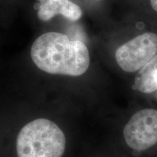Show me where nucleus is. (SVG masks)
Instances as JSON below:
<instances>
[{
	"mask_svg": "<svg viewBox=\"0 0 157 157\" xmlns=\"http://www.w3.org/2000/svg\"><path fill=\"white\" fill-rule=\"evenodd\" d=\"M31 57L39 69L58 75L81 76L90 63L89 50L83 42L58 32L39 36L31 46Z\"/></svg>",
	"mask_w": 157,
	"mask_h": 157,
	"instance_id": "nucleus-1",
	"label": "nucleus"
},
{
	"mask_svg": "<svg viewBox=\"0 0 157 157\" xmlns=\"http://www.w3.org/2000/svg\"><path fill=\"white\" fill-rule=\"evenodd\" d=\"M66 137L53 121L37 119L25 124L17 137V157H62Z\"/></svg>",
	"mask_w": 157,
	"mask_h": 157,
	"instance_id": "nucleus-2",
	"label": "nucleus"
},
{
	"mask_svg": "<svg viewBox=\"0 0 157 157\" xmlns=\"http://www.w3.org/2000/svg\"><path fill=\"white\" fill-rule=\"evenodd\" d=\"M157 54V34L148 32L139 35L119 47L115 57L124 71L140 70Z\"/></svg>",
	"mask_w": 157,
	"mask_h": 157,
	"instance_id": "nucleus-3",
	"label": "nucleus"
},
{
	"mask_svg": "<svg viewBox=\"0 0 157 157\" xmlns=\"http://www.w3.org/2000/svg\"><path fill=\"white\" fill-rule=\"evenodd\" d=\"M125 142L135 151L147 150L157 143V110L146 109L135 113L123 131Z\"/></svg>",
	"mask_w": 157,
	"mask_h": 157,
	"instance_id": "nucleus-4",
	"label": "nucleus"
},
{
	"mask_svg": "<svg viewBox=\"0 0 157 157\" xmlns=\"http://www.w3.org/2000/svg\"><path fill=\"white\" fill-rule=\"evenodd\" d=\"M58 15L76 21L81 18L82 11L70 0H38L37 16L41 21H48Z\"/></svg>",
	"mask_w": 157,
	"mask_h": 157,
	"instance_id": "nucleus-5",
	"label": "nucleus"
},
{
	"mask_svg": "<svg viewBox=\"0 0 157 157\" xmlns=\"http://www.w3.org/2000/svg\"><path fill=\"white\" fill-rule=\"evenodd\" d=\"M132 89L143 93H151L157 90V54L139 71Z\"/></svg>",
	"mask_w": 157,
	"mask_h": 157,
	"instance_id": "nucleus-6",
	"label": "nucleus"
},
{
	"mask_svg": "<svg viewBox=\"0 0 157 157\" xmlns=\"http://www.w3.org/2000/svg\"><path fill=\"white\" fill-rule=\"evenodd\" d=\"M152 8L157 12V0H150Z\"/></svg>",
	"mask_w": 157,
	"mask_h": 157,
	"instance_id": "nucleus-7",
	"label": "nucleus"
}]
</instances>
